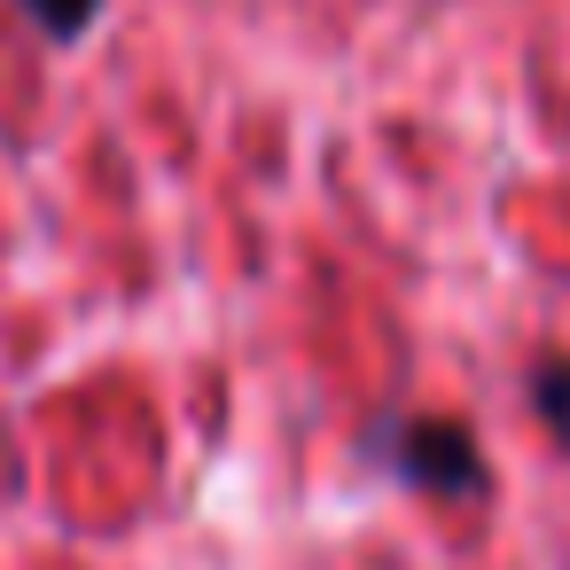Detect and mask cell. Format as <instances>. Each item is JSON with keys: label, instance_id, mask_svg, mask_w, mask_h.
Wrapping results in <instances>:
<instances>
[{"label": "cell", "instance_id": "cell-3", "mask_svg": "<svg viewBox=\"0 0 570 570\" xmlns=\"http://www.w3.org/2000/svg\"><path fill=\"white\" fill-rule=\"evenodd\" d=\"M24 9L56 32V40H79L87 24H95V9H102V0H24Z\"/></svg>", "mask_w": 570, "mask_h": 570}, {"label": "cell", "instance_id": "cell-1", "mask_svg": "<svg viewBox=\"0 0 570 570\" xmlns=\"http://www.w3.org/2000/svg\"><path fill=\"white\" fill-rule=\"evenodd\" d=\"M399 469L422 484V492H476L484 484V461H476V438L461 422H406L391 438Z\"/></svg>", "mask_w": 570, "mask_h": 570}, {"label": "cell", "instance_id": "cell-2", "mask_svg": "<svg viewBox=\"0 0 570 570\" xmlns=\"http://www.w3.org/2000/svg\"><path fill=\"white\" fill-rule=\"evenodd\" d=\"M531 399H539V414H547L554 445H570V360H539V383H531Z\"/></svg>", "mask_w": 570, "mask_h": 570}]
</instances>
